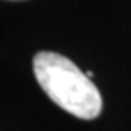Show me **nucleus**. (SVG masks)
<instances>
[{
  "label": "nucleus",
  "mask_w": 131,
  "mask_h": 131,
  "mask_svg": "<svg viewBox=\"0 0 131 131\" xmlns=\"http://www.w3.org/2000/svg\"><path fill=\"white\" fill-rule=\"evenodd\" d=\"M36 80L51 101L80 119H95L102 97L94 82L72 60L58 53L39 51L32 60Z\"/></svg>",
  "instance_id": "f257e3e1"
}]
</instances>
